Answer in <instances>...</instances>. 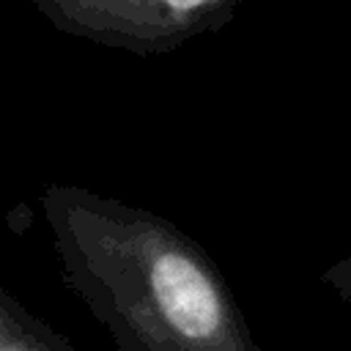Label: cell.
I'll return each instance as SVG.
<instances>
[{
    "label": "cell",
    "instance_id": "6da1fadb",
    "mask_svg": "<svg viewBox=\"0 0 351 351\" xmlns=\"http://www.w3.org/2000/svg\"><path fill=\"white\" fill-rule=\"evenodd\" d=\"M41 211L66 285L118 351H261L208 250L162 214L52 184Z\"/></svg>",
    "mask_w": 351,
    "mask_h": 351
},
{
    "label": "cell",
    "instance_id": "7a4b0ae2",
    "mask_svg": "<svg viewBox=\"0 0 351 351\" xmlns=\"http://www.w3.org/2000/svg\"><path fill=\"white\" fill-rule=\"evenodd\" d=\"M60 33L132 55H167L225 27L241 0H33Z\"/></svg>",
    "mask_w": 351,
    "mask_h": 351
},
{
    "label": "cell",
    "instance_id": "3957f363",
    "mask_svg": "<svg viewBox=\"0 0 351 351\" xmlns=\"http://www.w3.org/2000/svg\"><path fill=\"white\" fill-rule=\"evenodd\" d=\"M0 351H77V346L0 285Z\"/></svg>",
    "mask_w": 351,
    "mask_h": 351
},
{
    "label": "cell",
    "instance_id": "277c9868",
    "mask_svg": "<svg viewBox=\"0 0 351 351\" xmlns=\"http://www.w3.org/2000/svg\"><path fill=\"white\" fill-rule=\"evenodd\" d=\"M321 282L332 288L340 302L351 304V258H340L332 266H326L321 274Z\"/></svg>",
    "mask_w": 351,
    "mask_h": 351
}]
</instances>
